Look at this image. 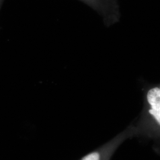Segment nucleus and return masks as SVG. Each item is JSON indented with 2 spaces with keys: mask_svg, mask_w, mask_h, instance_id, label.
Segmentation results:
<instances>
[{
  "mask_svg": "<svg viewBox=\"0 0 160 160\" xmlns=\"http://www.w3.org/2000/svg\"><path fill=\"white\" fill-rule=\"evenodd\" d=\"M3 1H4V0H0V8H1V7L2 4V2H3Z\"/></svg>",
  "mask_w": 160,
  "mask_h": 160,
  "instance_id": "3",
  "label": "nucleus"
},
{
  "mask_svg": "<svg viewBox=\"0 0 160 160\" xmlns=\"http://www.w3.org/2000/svg\"><path fill=\"white\" fill-rule=\"evenodd\" d=\"M147 100L151 109L149 113L154 116L155 120L160 124V89L155 87L150 89L147 93Z\"/></svg>",
  "mask_w": 160,
  "mask_h": 160,
  "instance_id": "1",
  "label": "nucleus"
},
{
  "mask_svg": "<svg viewBox=\"0 0 160 160\" xmlns=\"http://www.w3.org/2000/svg\"><path fill=\"white\" fill-rule=\"evenodd\" d=\"M100 155L97 152H94L87 155L81 160H100Z\"/></svg>",
  "mask_w": 160,
  "mask_h": 160,
  "instance_id": "2",
  "label": "nucleus"
}]
</instances>
